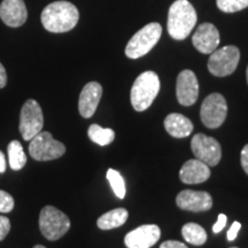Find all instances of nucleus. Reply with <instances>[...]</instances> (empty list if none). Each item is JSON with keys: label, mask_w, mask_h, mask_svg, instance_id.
Listing matches in <instances>:
<instances>
[{"label": "nucleus", "mask_w": 248, "mask_h": 248, "mask_svg": "<svg viewBox=\"0 0 248 248\" xmlns=\"http://www.w3.org/2000/svg\"><path fill=\"white\" fill-rule=\"evenodd\" d=\"M40 20L49 32H68L78 23L79 13L76 6L69 1H55L43 9Z\"/></svg>", "instance_id": "f257e3e1"}, {"label": "nucleus", "mask_w": 248, "mask_h": 248, "mask_svg": "<svg viewBox=\"0 0 248 248\" xmlns=\"http://www.w3.org/2000/svg\"><path fill=\"white\" fill-rule=\"evenodd\" d=\"M197 23V12L188 0H176L168 13V33L176 40L187 38Z\"/></svg>", "instance_id": "f03ea898"}, {"label": "nucleus", "mask_w": 248, "mask_h": 248, "mask_svg": "<svg viewBox=\"0 0 248 248\" xmlns=\"http://www.w3.org/2000/svg\"><path fill=\"white\" fill-rule=\"evenodd\" d=\"M160 86V78L156 73L148 70L140 74L136 78L130 92V100L133 109L144 111L150 108L159 94Z\"/></svg>", "instance_id": "7ed1b4c3"}, {"label": "nucleus", "mask_w": 248, "mask_h": 248, "mask_svg": "<svg viewBox=\"0 0 248 248\" xmlns=\"http://www.w3.org/2000/svg\"><path fill=\"white\" fill-rule=\"evenodd\" d=\"M162 33L161 24L153 22L141 28L131 37L125 47V55L129 59H138L146 55L160 40Z\"/></svg>", "instance_id": "20e7f679"}, {"label": "nucleus", "mask_w": 248, "mask_h": 248, "mask_svg": "<svg viewBox=\"0 0 248 248\" xmlns=\"http://www.w3.org/2000/svg\"><path fill=\"white\" fill-rule=\"evenodd\" d=\"M39 229L46 239L55 241L69 231L70 219L55 207L46 206L40 212Z\"/></svg>", "instance_id": "39448f33"}, {"label": "nucleus", "mask_w": 248, "mask_h": 248, "mask_svg": "<svg viewBox=\"0 0 248 248\" xmlns=\"http://www.w3.org/2000/svg\"><path fill=\"white\" fill-rule=\"evenodd\" d=\"M66 153V146L48 131H40L30 140L29 154L36 161H52Z\"/></svg>", "instance_id": "423d86ee"}, {"label": "nucleus", "mask_w": 248, "mask_h": 248, "mask_svg": "<svg viewBox=\"0 0 248 248\" xmlns=\"http://www.w3.org/2000/svg\"><path fill=\"white\" fill-rule=\"evenodd\" d=\"M240 60V51L237 46L228 45L215 49L208 60V70L214 76L225 77L237 69Z\"/></svg>", "instance_id": "0eeeda50"}, {"label": "nucleus", "mask_w": 248, "mask_h": 248, "mask_svg": "<svg viewBox=\"0 0 248 248\" xmlns=\"http://www.w3.org/2000/svg\"><path fill=\"white\" fill-rule=\"evenodd\" d=\"M44 125V115L39 104L33 99L24 102L20 115V132L24 140L30 141L42 131Z\"/></svg>", "instance_id": "6e6552de"}, {"label": "nucleus", "mask_w": 248, "mask_h": 248, "mask_svg": "<svg viewBox=\"0 0 248 248\" xmlns=\"http://www.w3.org/2000/svg\"><path fill=\"white\" fill-rule=\"evenodd\" d=\"M228 115L225 98L219 93H212L204 99L200 109L201 121L207 128H219Z\"/></svg>", "instance_id": "1a4fd4ad"}, {"label": "nucleus", "mask_w": 248, "mask_h": 248, "mask_svg": "<svg viewBox=\"0 0 248 248\" xmlns=\"http://www.w3.org/2000/svg\"><path fill=\"white\" fill-rule=\"evenodd\" d=\"M191 148L195 159L202 161L208 167H215L222 159V148L215 138L203 133H197L191 141Z\"/></svg>", "instance_id": "9d476101"}, {"label": "nucleus", "mask_w": 248, "mask_h": 248, "mask_svg": "<svg viewBox=\"0 0 248 248\" xmlns=\"http://www.w3.org/2000/svg\"><path fill=\"white\" fill-rule=\"evenodd\" d=\"M176 95L182 106H192L199 97V83L192 70H183L179 73L176 82Z\"/></svg>", "instance_id": "9b49d317"}, {"label": "nucleus", "mask_w": 248, "mask_h": 248, "mask_svg": "<svg viewBox=\"0 0 248 248\" xmlns=\"http://www.w3.org/2000/svg\"><path fill=\"white\" fill-rule=\"evenodd\" d=\"M161 237V230L157 225H141L130 231L124 238L128 248H150L157 243Z\"/></svg>", "instance_id": "f8f14e48"}, {"label": "nucleus", "mask_w": 248, "mask_h": 248, "mask_svg": "<svg viewBox=\"0 0 248 248\" xmlns=\"http://www.w3.org/2000/svg\"><path fill=\"white\" fill-rule=\"evenodd\" d=\"M176 203L179 208L187 212H207L213 207L212 195L203 191L184 190L177 195Z\"/></svg>", "instance_id": "ddd939ff"}, {"label": "nucleus", "mask_w": 248, "mask_h": 248, "mask_svg": "<svg viewBox=\"0 0 248 248\" xmlns=\"http://www.w3.org/2000/svg\"><path fill=\"white\" fill-rule=\"evenodd\" d=\"M192 43L203 54H212L219 45V32L212 23H202L195 30Z\"/></svg>", "instance_id": "4468645a"}, {"label": "nucleus", "mask_w": 248, "mask_h": 248, "mask_svg": "<svg viewBox=\"0 0 248 248\" xmlns=\"http://www.w3.org/2000/svg\"><path fill=\"white\" fill-rule=\"evenodd\" d=\"M0 18L11 28L23 26L28 18L27 6L23 0H4L0 5Z\"/></svg>", "instance_id": "2eb2a0df"}, {"label": "nucleus", "mask_w": 248, "mask_h": 248, "mask_svg": "<svg viewBox=\"0 0 248 248\" xmlns=\"http://www.w3.org/2000/svg\"><path fill=\"white\" fill-rule=\"evenodd\" d=\"M102 95V86L98 82H90L79 94L78 110L84 119H90L97 110Z\"/></svg>", "instance_id": "dca6fc26"}, {"label": "nucleus", "mask_w": 248, "mask_h": 248, "mask_svg": "<svg viewBox=\"0 0 248 248\" xmlns=\"http://www.w3.org/2000/svg\"><path fill=\"white\" fill-rule=\"evenodd\" d=\"M209 177V167L198 159L186 161L179 171V178L185 184H200L208 181Z\"/></svg>", "instance_id": "f3484780"}, {"label": "nucleus", "mask_w": 248, "mask_h": 248, "mask_svg": "<svg viewBox=\"0 0 248 248\" xmlns=\"http://www.w3.org/2000/svg\"><path fill=\"white\" fill-rule=\"evenodd\" d=\"M164 128L175 138H185L193 131V123L190 119L178 113L169 114L164 120Z\"/></svg>", "instance_id": "a211bd4d"}, {"label": "nucleus", "mask_w": 248, "mask_h": 248, "mask_svg": "<svg viewBox=\"0 0 248 248\" xmlns=\"http://www.w3.org/2000/svg\"><path fill=\"white\" fill-rule=\"evenodd\" d=\"M128 217V210L124 208H116L99 217L97 225L101 230H111V229L122 226L126 222Z\"/></svg>", "instance_id": "6ab92c4d"}, {"label": "nucleus", "mask_w": 248, "mask_h": 248, "mask_svg": "<svg viewBox=\"0 0 248 248\" xmlns=\"http://www.w3.org/2000/svg\"><path fill=\"white\" fill-rule=\"evenodd\" d=\"M182 234L188 244L195 246H201L207 241L206 230L197 223H186L182 229Z\"/></svg>", "instance_id": "aec40b11"}, {"label": "nucleus", "mask_w": 248, "mask_h": 248, "mask_svg": "<svg viewBox=\"0 0 248 248\" xmlns=\"http://www.w3.org/2000/svg\"><path fill=\"white\" fill-rule=\"evenodd\" d=\"M89 138L93 142L100 145V146H107L113 142L115 138V132L109 128H102L99 124H92L90 125L88 131Z\"/></svg>", "instance_id": "412c9836"}, {"label": "nucleus", "mask_w": 248, "mask_h": 248, "mask_svg": "<svg viewBox=\"0 0 248 248\" xmlns=\"http://www.w3.org/2000/svg\"><path fill=\"white\" fill-rule=\"evenodd\" d=\"M9 166L13 170H21L27 163V155L18 140H12L8 145Z\"/></svg>", "instance_id": "4be33fe9"}, {"label": "nucleus", "mask_w": 248, "mask_h": 248, "mask_svg": "<svg viewBox=\"0 0 248 248\" xmlns=\"http://www.w3.org/2000/svg\"><path fill=\"white\" fill-rule=\"evenodd\" d=\"M107 179L109 182V184L113 188L114 193L117 195V198L120 199H124L125 197V183H124V179L122 175L117 171V170L109 169L107 171Z\"/></svg>", "instance_id": "5701e85b"}, {"label": "nucleus", "mask_w": 248, "mask_h": 248, "mask_svg": "<svg viewBox=\"0 0 248 248\" xmlns=\"http://www.w3.org/2000/svg\"><path fill=\"white\" fill-rule=\"evenodd\" d=\"M216 4L224 13H235L248 7V0H216Z\"/></svg>", "instance_id": "b1692460"}, {"label": "nucleus", "mask_w": 248, "mask_h": 248, "mask_svg": "<svg viewBox=\"0 0 248 248\" xmlns=\"http://www.w3.org/2000/svg\"><path fill=\"white\" fill-rule=\"evenodd\" d=\"M14 208V199L7 192L0 190V213H9Z\"/></svg>", "instance_id": "393cba45"}, {"label": "nucleus", "mask_w": 248, "mask_h": 248, "mask_svg": "<svg viewBox=\"0 0 248 248\" xmlns=\"http://www.w3.org/2000/svg\"><path fill=\"white\" fill-rule=\"evenodd\" d=\"M11 231V221L8 217L0 216V241L4 240Z\"/></svg>", "instance_id": "a878e982"}, {"label": "nucleus", "mask_w": 248, "mask_h": 248, "mask_svg": "<svg viewBox=\"0 0 248 248\" xmlns=\"http://www.w3.org/2000/svg\"><path fill=\"white\" fill-rule=\"evenodd\" d=\"M226 221H228V218H226V216L224 215V214H219L218 218H217V222L213 226L214 233H218V232H221L223 229L225 228Z\"/></svg>", "instance_id": "bb28decb"}, {"label": "nucleus", "mask_w": 248, "mask_h": 248, "mask_svg": "<svg viewBox=\"0 0 248 248\" xmlns=\"http://www.w3.org/2000/svg\"><path fill=\"white\" fill-rule=\"evenodd\" d=\"M240 228H241V224H240L239 222H233V223H232L231 228L229 229V231H228V240L229 241H233L235 238H237L238 232H239Z\"/></svg>", "instance_id": "cd10ccee"}, {"label": "nucleus", "mask_w": 248, "mask_h": 248, "mask_svg": "<svg viewBox=\"0 0 248 248\" xmlns=\"http://www.w3.org/2000/svg\"><path fill=\"white\" fill-rule=\"evenodd\" d=\"M240 162H241V167H243L245 172L248 175V144L243 148L240 154Z\"/></svg>", "instance_id": "c85d7f7f"}, {"label": "nucleus", "mask_w": 248, "mask_h": 248, "mask_svg": "<svg viewBox=\"0 0 248 248\" xmlns=\"http://www.w3.org/2000/svg\"><path fill=\"white\" fill-rule=\"evenodd\" d=\"M160 248H188L185 244L181 243V241L176 240H168L164 241V243L161 244Z\"/></svg>", "instance_id": "c756f323"}, {"label": "nucleus", "mask_w": 248, "mask_h": 248, "mask_svg": "<svg viewBox=\"0 0 248 248\" xmlns=\"http://www.w3.org/2000/svg\"><path fill=\"white\" fill-rule=\"evenodd\" d=\"M6 84H7V74L5 67L0 63V89L5 88Z\"/></svg>", "instance_id": "7c9ffc66"}, {"label": "nucleus", "mask_w": 248, "mask_h": 248, "mask_svg": "<svg viewBox=\"0 0 248 248\" xmlns=\"http://www.w3.org/2000/svg\"><path fill=\"white\" fill-rule=\"evenodd\" d=\"M6 171V157L4 153L0 151V172Z\"/></svg>", "instance_id": "2f4dec72"}, {"label": "nucleus", "mask_w": 248, "mask_h": 248, "mask_svg": "<svg viewBox=\"0 0 248 248\" xmlns=\"http://www.w3.org/2000/svg\"><path fill=\"white\" fill-rule=\"evenodd\" d=\"M33 248H46V247H44V246H42V245H36L35 247Z\"/></svg>", "instance_id": "473e14b6"}, {"label": "nucleus", "mask_w": 248, "mask_h": 248, "mask_svg": "<svg viewBox=\"0 0 248 248\" xmlns=\"http://www.w3.org/2000/svg\"><path fill=\"white\" fill-rule=\"evenodd\" d=\"M246 77H247V84H248V67H247V70H246Z\"/></svg>", "instance_id": "72a5a7b5"}, {"label": "nucleus", "mask_w": 248, "mask_h": 248, "mask_svg": "<svg viewBox=\"0 0 248 248\" xmlns=\"http://www.w3.org/2000/svg\"><path fill=\"white\" fill-rule=\"evenodd\" d=\"M231 248H238V247H231Z\"/></svg>", "instance_id": "f704fd0d"}]
</instances>
